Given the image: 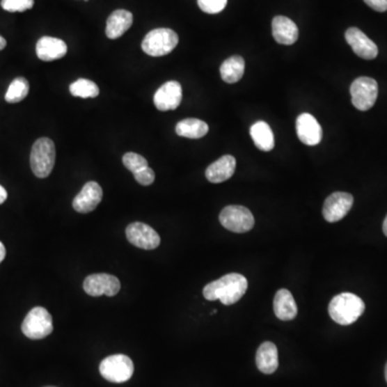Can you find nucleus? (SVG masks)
<instances>
[{
  "label": "nucleus",
  "instance_id": "nucleus-20",
  "mask_svg": "<svg viewBox=\"0 0 387 387\" xmlns=\"http://www.w3.org/2000/svg\"><path fill=\"white\" fill-rule=\"evenodd\" d=\"M274 314L281 321H292L297 315V305L290 290L282 288L276 292L274 301Z\"/></svg>",
  "mask_w": 387,
  "mask_h": 387
},
{
  "label": "nucleus",
  "instance_id": "nucleus-22",
  "mask_svg": "<svg viewBox=\"0 0 387 387\" xmlns=\"http://www.w3.org/2000/svg\"><path fill=\"white\" fill-rule=\"evenodd\" d=\"M251 137L254 144L260 151L269 152L274 148V136L271 128L266 122L260 120L252 125L250 129Z\"/></svg>",
  "mask_w": 387,
  "mask_h": 387
},
{
  "label": "nucleus",
  "instance_id": "nucleus-1",
  "mask_svg": "<svg viewBox=\"0 0 387 387\" xmlns=\"http://www.w3.org/2000/svg\"><path fill=\"white\" fill-rule=\"evenodd\" d=\"M248 280L239 274H228L203 288V297L209 301L220 300L223 305L232 306L244 297L248 290Z\"/></svg>",
  "mask_w": 387,
  "mask_h": 387
},
{
  "label": "nucleus",
  "instance_id": "nucleus-11",
  "mask_svg": "<svg viewBox=\"0 0 387 387\" xmlns=\"http://www.w3.org/2000/svg\"><path fill=\"white\" fill-rule=\"evenodd\" d=\"M126 237L132 246L142 250H154L161 244V237L149 225L136 222L128 225Z\"/></svg>",
  "mask_w": 387,
  "mask_h": 387
},
{
  "label": "nucleus",
  "instance_id": "nucleus-18",
  "mask_svg": "<svg viewBox=\"0 0 387 387\" xmlns=\"http://www.w3.org/2000/svg\"><path fill=\"white\" fill-rule=\"evenodd\" d=\"M236 171V159L232 155H224L211 164L207 171L205 177L211 183H222L230 179Z\"/></svg>",
  "mask_w": 387,
  "mask_h": 387
},
{
  "label": "nucleus",
  "instance_id": "nucleus-7",
  "mask_svg": "<svg viewBox=\"0 0 387 387\" xmlns=\"http://www.w3.org/2000/svg\"><path fill=\"white\" fill-rule=\"evenodd\" d=\"M220 222L225 228L237 234L250 232L255 224L252 212L244 205H227L221 212Z\"/></svg>",
  "mask_w": 387,
  "mask_h": 387
},
{
  "label": "nucleus",
  "instance_id": "nucleus-27",
  "mask_svg": "<svg viewBox=\"0 0 387 387\" xmlns=\"http://www.w3.org/2000/svg\"><path fill=\"white\" fill-rule=\"evenodd\" d=\"M123 164L132 175H135L138 171H141L143 168L149 167L148 165L147 159H144L143 156L139 155L137 153H126L123 156Z\"/></svg>",
  "mask_w": 387,
  "mask_h": 387
},
{
  "label": "nucleus",
  "instance_id": "nucleus-17",
  "mask_svg": "<svg viewBox=\"0 0 387 387\" xmlns=\"http://www.w3.org/2000/svg\"><path fill=\"white\" fill-rule=\"evenodd\" d=\"M35 53L39 59L43 62H52L62 58L66 55L67 45L61 39L53 37H42L35 45Z\"/></svg>",
  "mask_w": 387,
  "mask_h": 387
},
{
  "label": "nucleus",
  "instance_id": "nucleus-10",
  "mask_svg": "<svg viewBox=\"0 0 387 387\" xmlns=\"http://www.w3.org/2000/svg\"><path fill=\"white\" fill-rule=\"evenodd\" d=\"M83 288L88 295L93 297L106 295L109 297L116 296L120 292V280L112 274H90L84 280Z\"/></svg>",
  "mask_w": 387,
  "mask_h": 387
},
{
  "label": "nucleus",
  "instance_id": "nucleus-31",
  "mask_svg": "<svg viewBox=\"0 0 387 387\" xmlns=\"http://www.w3.org/2000/svg\"><path fill=\"white\" fill-rule=\"evenodd\" d=\"M365 3L378 12L387 11V0H364Z\"/></svg>",
  "mask_w": 387,
  "mask_h": 387
},
{
  "label": "nucleus",
  "instance_id": "nucleus-25",
  "mask_svg": "<svg viewBox=\"0 0 387 387\" xmlns=\"http://www.w3.org/2000/svg\"><path fill=\"white\" fill-rule=\"evenodd\" d=\"M29 92V83L23 77L15 79L10 84L7 93H6L5 100L9 104H17L26 98Z\"/></svg>",
  "mask_w": 387,
  "mask_h": 387
},
{
  "label": "nucleus",
  "instance_id": "nucleus-36",
  "mask_svg": "<svg viewBox=\"0 0 387 387\" xmlns=\"http://www.w3.org/2000/svg\"><path fill=\"white\" fill-rule=\"evenodd\" d=\"M385 379H386L387 382V364L386 366H385Z\"/></svg>",
  "mask_w": 387,
  "mask_h": 387
},
{
  "label": "nucleus",
  "instance_id": "nucleus-12",
  "mask_svg": "<svg viewBox=\"0 0 387 387\" xmlns=\"http://www.w3.org/2000/svg\"><path fill=\"white\" fill-rule=\"evenodd\" d=\"M182 102V86L177 81H169L156 90L154 104L159 111L175 110Z\"/></svg>",
  "mask_w": 387,
  "mask_h": 387
},
{
  "label": "nucleus",
  "instance_id": "nucleus-3",
  "mask_svg": "<svg viewBox=\"0 0 387 387\" xmlns=\"http://www.w3.org/2000/svg\"><path fill=\"white\" fill-rule=\"evenodd\" d=\"M56 150L49 138H40L33 143L31 153V167L35 177H47L52 173L55 165Z\"/></svg>",
  "mask_w": 387,
  "mask_h": 387
},
{
  "label": "nucleus",
  "instance_id": "nucleus-9",
  "mask_svg": "<svg viewBox=\"0 0 387 387\" xmlns=\"http://www.w3.org/2000/svg\"><path fill=\"white\" fill-rule=\"evenodd\" d=\"M354 198L345 191H335L326 198L323 207L324 219L329 223L339 222L352 209Z\"/></svg>",
  "mask_w": 387,
  "mask_h": 387
},
{
  "label": "nucleus",
  "instance_id": "nucleus-8",
  "mask_svg": "<svg viewBox=\"0 0 387 387\" xmlns=\"http://www.w3.org/2000/svg\"><path fill=\"white\" fill-rule=\"evenodd\" d=\"M352 104L359 111H368L376 104L378 98V83L368 77L357 78L351 86Z\"/></svg>",
  "mask_w": 387,
  "mask_h": 387
},
{
  "label": "nucleus",
  "instance_id": "nucleus-19",
  "mask_svg": "<svg viewBox=\"0 0 387 387\" xmlns=\"http://www.w3.org/2000/svg\"><path fill=\"white\" fill-rule=\"evenodd\" d=\"M134 17L127 10H116L108 17L106 35L109 39H118L132 27Z\"/></svg>",
  "mask_w": 387,
  "mask_h": 387
},
{
  "label": "nucleus",
  "instance_id": "nucleus-5",
  "mask_svg": "<svg viewBox=\"0 0 387 387\" xmlns=\"http://www.w3.org/2000/svg\"><path fill=\"white\" fill-rule=\"evenodd\" d=\"M24 335L33 340H40L51 335L53 331V319L51 314L42 307L31 309L22 324Z\"/></svg>",
  "mask_w": 387,
  "mask_h": 387
},
{
  "label": "nucleus",
  "instance_id": "nucleus-29",
  "mask_svg": "<svg viewBox=\"0 0 387 387\" xmlns=\"http://www.w3.org/2000/svg\"><path fill=\"white\" fill-rule=\"evenodd\" d=\"M199 8L209 15H216L225 9L227 0H197Z\"/></svg>",
  "mask_w": 387,
  "mask_h": 387
},
{
  "label": "nucleus",
  "instance_id": "nucleus-4",
  "mask_svg": "<svg viewBox=\"0 0 387 387\" xmlns=\"http://www.w3.org/2000/svg\"><path fill=\"white\" fill-rule=\"evenodd\" d=\"M179 43V37L173 29H157L150 31L143 41L142 50L150 56H165L175 50Z\"/></svg>",
  "mask_w": 387,
  "mask_h": 387
},
{
  "label": "nucleus",
  "instance_id": "nucleus-30",
  "mask_svg": "<svg viewBox=\"0 0 387 387\" xmlns=\"http://www.w3.org/2000/svg\"><path fill=\"white\" fill-rule=\"evenodd\" d=\"M136 181H137L139 184L144 185V187H148V185H151L155 180V173H154L153 169L150 167L143 168L141 171H138L134 175Z\"/></svg>",
  "mask_w": 387,
  "mask_h": 387
},
{
  "label": "nucleus",
  "instance_id": "nucleus-35",
  "mask_svg": "<svg viewBox=\"0 0 387 387\" xmlns=\"http://www.w3.org/2000/svg\"><path fill=\"white\" fill-rule=\"evenodd\" d=\"M383 232H384L385 236L387 237V215L385 217L384 223H383Z\"/></svg>",
  "mask_w": 387,
  "mask_h": 387
},
{
  "label": "nucleus",
  "instance_id": "nucleus-34",
  "mask_svg": "<svg viewBox=\"0 0 387 387\" xmlns=\"http://www.w3.org/2000/svg\"><path fill=\"white\" fill-rule=\"evenodd\" d=\"M6 45H7V41H6V39L3 38V37H1V35H0V51L3 50V49H5Z\"/></svg>",
  "mask_w": 387,
  "mask_h": 387
},
{
  "label": "nucleus",
  "instance_id": "nucleus-28",
  "mask_svg": "<svg viewBox=\"0 0 387 387\" xmlns=\"http://www.w3.org/2000/svg\"><path fill=\"white\" fill-rule=\"evenodd\" d=\"M33 0H1V8L8 12H24L31 9Z\"/></svg>",
  "mask_w": 387,
  "mask_h": 387
},
{
  "label": "nucleus",
  "instance_id": "nucleus-2",
  "mask_svg": "<svg viewBox=\"0 0 387 387\" xmlns=\"http://www.w3.org/2000/svg\"><path fill=\"white\" fill-rule=\"evenodd\" d=\"M329 312L331 319L339 325H351L364 313L365 303L354 294H339L331 299Z\"/></svg>",
  "mask_w": 387,
  "mask_h": 387
},
{
  "label": "nucleus",
  "instance_id": "nucleus-15",
  "mask_svg": "<svg viewBox=\"0 0 387 387\" xmlns=\"http://www.w3.org/2000/svg\"><path fill=\"white\" fill-rule=\"evenodd\" d=\"M347 42L351 45L355 54L361 58L374 59L378 56L379 49L376 43L369 39L361 29L351 27L345 33Z\"/></svg>",
  "mask_w": 387,
  "mask_h": 387
},
{
  "label": "nucleus",
  "instance_id": "nucleus-24",
  "mask_svg": "<svg viewBox=\"0 0 387 387\" xmlns=\"http://www.w3.org/2000/svg\"><path fill=\"white\" fill-rule=\"evenodd\" d=\"M244 68H246V63L242 57H229L221 66V77L224 82L234 84L244 77Z\"/></svg>",
  "mask_w": 387,
  "mask_h": 387
},
{
  "label": "nucleus",
  "instance_id": "nucleus-6",
  "mask_svg": "<svg viewBox=\"0 0 387 387\" xmlns=\"http://www.w3.org/2000/svg\"><path fill=\"white\" fill-rule=\"evenodd\" d=\"M100 371L109 382L124 383L134 374V363L126 355H111L100 363Z\"/></svg>",
  "mask_w": 387,
  "mask_h": 387
},
{
  "label": "nucleus",
  "instance_id": "nucleus-38",
  "mask_svg": "<svg viewBox=\"0 0 387 387\" xmlns=\"http://www.w3.org/2000/svg\"><path fill=\"white\" fill-rule=\"evenodd\" d=\"M86 1H88V0H86Z\"/></svg>",
  "mask_w": 387,
  "mask_h": 387
},
{
  "label": "nucleus",
  "instance_id": "nucleus-21",
  "mask_svg": "<svg viewBox=\"0 0 387 387\" xmlns=\"http://www.w3.org/2000/svg\"><path fill=\"white\" fill-rule=\"evenodd\" d=\"M256 366H258V370L264 374H271V373L276 372V369L279 367L278 349H276V345L267 341L258 347V353H256Z\"/></svg>",
  "mask_w": 387,
  "mask_h": 387
},
{
  "label": "nucleus",
  "instance_id": "nucleus-26",
  "mask_svg": "<svg viewBox=\"0 0 387 387\" xmlns=\"http://www.w3.org/2000/svg\"><path fill=\"white\" fill-rule=\"evenodd\" d=\"M69 90L72 96L81 98H95L100 95V88L96 83L88 79H79L76 82L71 83Z\"/></svg>",
  "mask_w": 387,
  "mask_h": 387
},
{
  "label": "nucleus",
  "instance_id": "nucleus-13",
  "mask_svg": "<svg viewBox=\"0 0 387 387\" xmlns=\"http://www.w3.org/2000/svg\"><path fill=\"white\" fill-rule=\"evenodd\" d=\"M296 132L302 143L314 147L321 142L323 130L317 118L312 114H300L296 120Z\"/></svg>",
  "mask_w": 387,
  "mask_h": 387
},
{
  "label": "nucleus",
  "instance_id": "nucleus-14",
  "mask_svg": "<svg viewBox=\"0 0 387 387\" xmlns=\"http://www.w3.org/2000/svg\"><path fill=\"white\" fill-rule=\"evenodd\" d=\"M102 189L100 184L94 181L86 183L80 193L74 197L72 207L74 210L79 213L92 212L97 208V205H100L102 200Z\"/></svg>",
  "mask_w": 387,
  "mask_h": 387
},
{
  "label": "nucleus",
  "instance_id": "nucleus-16",
  "mask_svg": "<svg viewBox=\"0 0 387 387\" xmlns=\"http://www.w3.org/2000/svg\"><path fill=\"white\" fill-rule=\"evenodd\" d=\"M272 35L274 40L280 45H294L299 37L297 25L286 17H274L272 19Z\"/></svg>",
  "mask_w": 387,
  "mask_h": 387
},
{
  "label": "nucleus",
  "instance_id": "nucleus-23",
  "mask_svg": "<svg viewBox=\"0 0 387 387\" xmlns=\"http://www.w3.org/2000/svg\"><path fill=\"white\" fill-rule=\"evenodd\" d=\"M209 132L208 124L198 118H185L177 124L175 132L180 137L200 139Z\"/></svg>",
  "mask_w": 387,
  "mask_h": 387
},
{
  "label": "nucleus",
  "instance_id": "nucleus-37",
  "mask_svg": "<svg viewBox=\"0 0 387 387\" xmlns=\"http://www.w3.org/2000/svg\"><path fill=\"white\" fill-rule=\"evenodd\" d=\"M47 387H54V386H47Z\"/></svg>",
  "mask_w": 387,
  "mask_h": 387
},
{
  "label": "nucleus",
  "instance_id": "nucleus-32",
  "mask_svg": "<svg viewBox=\"0 0 387 387\" xmlns=\"http://www.w3.org/2000/svg\"><path fill=\"white\" fill-rule=\"evenodd\" d=\"M7 197H8L7 191H6L5 187H1V185H0V205H1V203H5L6 200H7Z\"/></svg>",
  "mask_w": 387,
  "mask_h": 387
},
{
  "label": "nucleus",
  "instance_id": "nucleus-33",
  "mask_svg": "<svg viewBox=\"0 0 387 387\" xmlns=\"http://www.w3.org/2000/svg\"><path fill=\"white\" fill-rule=\"evenodd\" d=\"M6 254H7V252H6L5 246L0 242V262L5 260Z\"/></svg>",
  "mask_w": 387,
  "mask_h": 387
}]
</instances>
